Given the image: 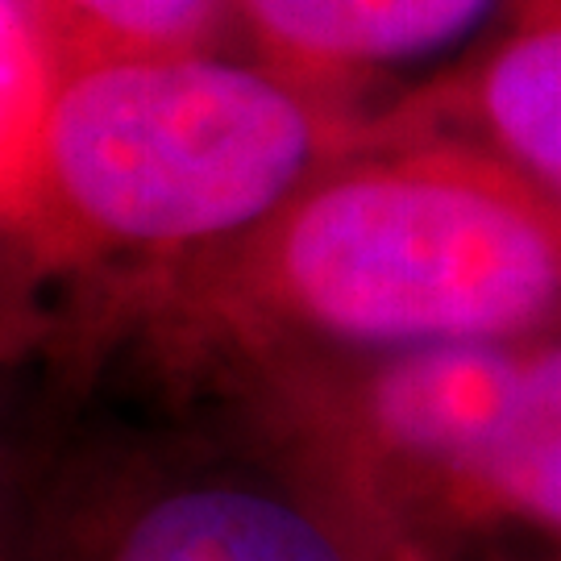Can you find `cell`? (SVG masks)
Masks as SVG:
<instances>
[{
  "label": "cell",
  "instance_id": "cell-1",
  "mask_svg": "<svg viewBox=\"0 0 561 561\" xmlns=\"http://www.w3.org/2000/svg\"><path fill=\"white\" fill-rule=\"evenodd\" d=\"M561 329V196L474 146L370 134L229 245L104 317L171 396L321 354Z\"/></svg>",
  "mask_w": 561,
  "mask_h": 561
},
{
  "label": "cell",
  "instance_id": "cell-2",
  "mask_svg": "<svg viewBox=\"0 0 561 561\" xmlns=\"http://www.w3.org/2000/svg\"><path fill=\"white\" fill-rule=\"evenodd\" d=\"M375 104L329 96L238 46L59 67L0 229L101 283V321L266 221L370 134Z\"/></svg>",
  "mask_w": 561,
  "mask_h": 561
},
{
  "label": "cell",
  "instance_id": "cell-3",
  "mask_svg": "<svg viewBox=\"0 0 561 561\" xmlns=\"http://www.w3.org/2000/svg\"><path fill=\"white\" fill-rule=\"evenodd\" d=\"M196 396L312 445L424 561L561 541V329L291 358Z\"/></svg>",
  "mask_w": 561,
  "mask_h": 561
},
{
  "label": "cell",
  "instance_id": "cell-4",
  "mask_svg": "<svg viewBox=\"0 0 561 561\" xmlns=\"http://www.w3.org/2000/svg\"><path fill=\"white\" fill-rule=\"evenodd\" d=\"M0 561H424L279 424L171 396L159 421H101L13 449Z\"/></svg>",
  "mask_w": 561,
  "mask_h": 561
},
{
  "label": "cell",
  "instance_id": "cell-5",
  "mask_svg": "<svg viewBox=\"0 0 561 561\" xmlns=\"http://www.w3.org/2000/svg\"><path fill=\"white\" fill-rule=\"evenodd\" d=\"M375 125L466 141L561 196V0H503L458 59L387 92Z\"/></svg>",
  "mask_w": 561,
  "mask_h": 561
},
{
  "label": "cell",
  "instance_id": "cell-6",
  "mask_svg": "<svg viewBox=\"0 0 561 561\" xmlns=\"http://www.w3.org/2000/svg\"><path fill=\"white\" fill-rule=\"evenodd\" d=\"M503 0H233V46L354 104L408 62L470 42Z\"/></svg>",
  "mask_w": 561,
  "mask_h": 561
},
{
  "label": "cell",
  "instance_id": "cell-7",
  "mask_svg": "<svg viewBox=\"0 0 561 561\" xmlns=\"http://www.w3.org/2000/svg\"><path fill=\"white\" fill-rule=\"evenodd\" d=\"M59 67L233 46V0H21Z\"/></svg>",
  "mask_w": 561,
  "mask_h": 561
},
{
  "label": "cell",
  "instance_id": "cell-8",
  "mask_svg": "<svg viewBox=\"0 0 561 561\" xmlns=\"http://www.w3.org/2000/svg\"><path fill=\"white\" fill-rule=\"evenodd\" d=\"M59 62L21 0H0V217L18 196L25 159Z\"/></svg>",
  "mask_w": 561,
  "mask_h": 561
},
{
  "label": "cell",
  "instance_id": "cell-9",
  "mask_svg": "<svg viewBox=\"0 0 561 561\" xmlns=\"http://www.w3.org/2000/svg\"><path fill=\"white\" fill-rule=\"evenodd\" d=\"M9 470H13V445L0 442V503H4V486H9Z\"/></svg>",
  "mask_w": 561,
  "mask_h": 561
},
{
  "label": "cell",
  "instance_id": "cell-10",
  "mask_svg": "<svg viewBox=\"0 0 561 561\" xmlns=\"http://www.w3.org/2000/svg\"><path fill=\"white\" fill-rule=\"evenodd\" d=\"M553 561H561V553H558V558H553Z\"/></svg>",
  "mask_w": 561,
  "mask_h": 561
}]
</instances>
